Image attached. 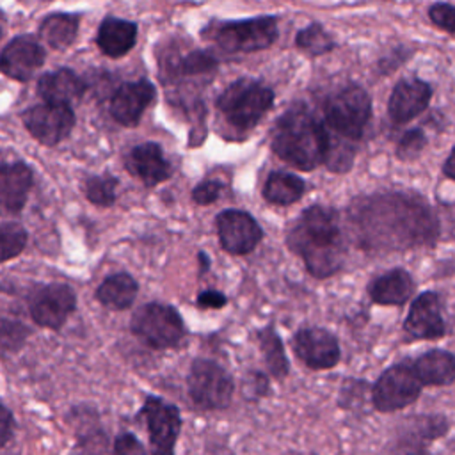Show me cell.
Returning <instances> with one entry per match:
<instances>
[{
    "instance_id": "cell-13",
    "label": "cell",
    "mask_w": 455,
    "mask_h": 455,
    "mask_svg": "<svg viewBox=\"0 0 455 455\" xmlns=\"http://www.w3.org/2000/svg\"><path fill=\"white\" fill-rule=\"evenodd\" d=\"M295 355L311 370H329L339 363L341 350L332 332L322 327H306L293 334Z\"/></svg>"
},
{
    "instance_id": "cell-27",
    "label": "cell",
    "mask_w": 455,
    "mask_h": 455,
    "mask_svg": "<svg viewBox=\"0 0 455 455\" xmlns=\"http://www.w3.org/2000/svg\"><path fill=\"white\" fill-rule=\"evenodd\" d=\"M258 341H259V348H261V354H263V359H265V364H267L270 375L275 379L286 377L288 370H290V363L286 359L283 341L275 334V331L270 325H267L265 329H261L258 332Z\"/></svg>"
},
{
    "instance_id": "cell-36",
    "label": "cell",
    "mask_w": 455,
    "mask_h": 455,
    "mask_svg": "<svg viewBox=\"0 0 455 455\" xmlns=\"http://www.w3.org/2000/svg\"><path fill=\"white\" fill-rule=\"evenodd\" d=\"M222 192V183L217 181V180H208V181H203L199 183L194 190H192V199L201 204V206H206V204H212L219 199Z\"/></svg>"
},
{
    "instance_id": "cell-2",
    "label": "cell",
    "mask_w": 455,
    "mask_h": 455,
    "mask_svg": "<svg viewBox=\"0 0 455 455\" xmlns=\"http://www.w3.org/2000/svg\"><path fill=\"white\" fill-rule=\"evenodd\" d=\"M329 146L331 139L323 121L300 103L290 107L272 132V151L300 171H313L325 164Z\"/></svg>"
},
{
    "instance_id": "cell-18",
    "label": "cell",
    "mask_w": 455,
    "mask_h": 455,
    "mask_svg": "<svg viewBox=\"0 0 455 455\" xmlns=\"http://www.w3.org/2000/svg\"><path fill=\"white\" fill-rule=\"evenodd\" d=\"M126 167L146 187L165 181L172 172L162 148L156 142H144L135 146L126 156Z\"/></svg>"
},
{
    "instance_id": "cell-22",
    "label": "cell",
    "mask_w": 455,
    "mask_h": 455,
    "mask_svg": "<svg viewBox=\"0 0 455 455\" xmlns=\"http://www.w3.org/2000/svg\"><path fill=\"white\" fill-rule=\"evenodd\" d=\"M32 171L23 162H12L2 165V206L9 213H20L27 203V196L32 188Z\"/></svg>"
},
{
    "instance_id": "cell-12",
    "label": "cell",
    "mask_w": 455,
    "mask_h": 455,
    "mask_svg": "<svg viewBox=\"0 0 455 455\" xmlns=\"http://www.w3.org/2000/svg\"><path fill=\"white\" fill-rule=\"evenodd\" d=\"M217 235L226 252L243 256L261 242L263 231L256 219L243 210H224L215 219Z\"/></svg>"
},
{
    "instance_id": "cell-26",
    "label": "cell",
    "mask_w": 455,
    "mask_h": 455,
    "mask_svg": "<svg viewBox=\"0 0 455 455\" xmlns=\"http://www.w3.org/2000/svg\"><path fill=\"white\" fill-rule=\"evenodd\" d=\"M304 190L306 185L299 176L284 171H275L268 174L263 185V197L272 204L288 206L297 203L304 196Z\"/></svg>"
},
{
    "instance_id": "cell-11",
    "label": "cell",
    "mask_w": 455,
    "mask_h": 455,
    "mask_svg": "<svg viewBox=\"0 0 455 455\" xmlns=\"http://www.w3.org/2000/svg\"><path fill=\"white\" fill-rule=\"evenodd\" d=\"M27 132L44 146H55L64 140L75 126V112L69 105L37 103L21 114Z\"/></svg>"
},
{
    "instance_id": "cell-33",
    "label": "cell",
    "mask_w": 455,
    "mask_h": 455,
    "mask_svg": "<svg viewBox=\"0 0 455 455\" xmlns=\"http://www.w3.org/2000/svg\"><path fill=\"white\" fill-rule=\"evenodd\" d=\"M27 336H28V331L23 323L4 318L2 320V336H0L2 354L7 355L9 352H16L25 343Z\"/></svg>"
},
{
    "instance_id": "cell-14",
    "label": "cell",
    "mask_w": 455,
    "mask_h": 455,
    "mask_svg": "<svg viewBox=\"0 0 455 455\" xmlns=\"http://www.w3.org/2000/svg\"><path fill=\"white\" fill-rule=\"evenodd\" d=\"M44 62V50L32 36H16L2 50L0 68L5 76L28 82Z\"/></svg>"
},
{
    "instance_id": "cell-29",
    "label": "cell",
    "mask_w": 455,
    "mask_h": 455,
    "mask_svg": "<svg viewBox=\"0 0 455 455\" xmlns=\"http://www.w3.org/2000/svg\"><path fill=\"white\" fill-rule=\"evenodd\" d=\"M116 185L117 178L114 176H89L84 181V194L92 204L107 208L116 203Z\"/></svg>"
},
{
    "instance_id": "cell-16",
    "label": "cell",
    "mask_w": 455,
    "mask_h": 455,
    "mask_svg": "<svg viewBox=\"0 0 455 455\" xmlns=\"http://www.w3.org/2000/svg\"><path fill=\"white\" fill-rule=\"evenodd\" d=\"M432 85L421 78H402L391 91L387 114L396 124H403L418 117L430 103Z\"/></svg>"
},
{
    "instance_id": "cell-25",
    "label": "cell",
    "mask_w": 455,
    "mask_h": 455,
    "mask_svg": "<svg viewBox=\"0 0 455 455\" xmlns=\"http://www.w3.org/2000/svg\"><path fill=\"white\" fill-rule=\"evenodd\" d=\"M39 37L53 50L71 46L78 34V16L69 12H50L37 28Z\"/></svg>"
},
{
    "instance_id": "cell-5",
    "label": "cell",
    "mask_w": 455,
    "mask_h": 455,
    "mask_svg": "<svg viewBox=\"0 0 455 455\" xmlns=\"http://www.w3.org/2000/svg\"><path fill=\"white\" fill-rule=\"evenodd\" d=\"M224 52L251 53L272 46L277 39V18L259 16L238 21H213L204 32Z\"/></svg>"
},
{
    "instance_id": "cell-17",
    "label": "cell",
    "mask_w": 455,
    "mask_h": 455,
    "mask_svg": "<svg viewBox=\"0 0 455 455\" xmlns=\"http://www.w3.org/2000/svg\"><path fill=\"white\" fill-rule=\"evenodd\" d=\"M155 85L146 78L126 82L119 85L112 94L110 114L119 124L135 126L140 121L144 110L155 100Z\"/></svg>"
},
{
    "instance_id": "cell-1",
    "label": "cell",
    "mask_w": 455,
    "mask_h": 455,
    "mask_svg": "<svg viewBox=\"0 0 455 455\" xmlns=\"http://www.w3.org/2000/svg\"><path fill=\"white\" fill-rule=\"evenodd\" d=\"M288 247L299 254L309 274L325 279L343 263L339 219L332 208L313 204L306 208L286 236Z\"/></svg>"
},
{
    "instance_id": "cell-24",
    "label": "cell",
    "mask_w": 455,
    "mask_h": 455,
    "mask_svg": "<svg viewBox=\"0 0 455 455\" xmlns=\"http://www.w3.org/2000/svg\"><path fill=\"white\" fill-rule=\"evenodd\" d=\"M137 291V281L130 274L119 272L103 279V283L96 290V299L108 309L123 311L133 304Z\"/></svg>"
},
{
    "instance_id": "cell-9",
    "label": "cell",
    "mask_w": 455,
    "mask_h": 455,
    "mask_svg": "<svg viewBox=\"0 0 455 455\" xmlns=\"http://www.w3.org/2000/svg\"><path fill=\"white\" fill-rule=\"evenodd\" d=\"M140 416H144L148 427L151 455H174L181 430L180 409L160 396L149 395L140 409Z\"/></svg>"
},
{
    "instance_id": "cell-34",
    "label": "cell",
    "mask_w": 455,
    "mask_h": 455,
    "mask_svg": "<svg viewBox=\"0 0 455 455\" xmlns=\"http://www.w3.org/2000/svg\"><path fill=\"white\" fill-rule=\"evenodd\" d=\"M428 18L430 21L446 32H455V5L437 2L428 7Z\"/></svg>"
},
{
    "instance_id": "cell-37",
    "label": "cell",
    "mask_w": 455,
    "mask_h": 455,
    "mask_svg": "<svg viewBox=\"0 0 455 455\" xmlns=\"http://www.w3.org/2000/svg\"><path fill=\"white\" fill-rule=\"evenodd\" d=\"M228 304V297L219 290H204L197 295V306L203 309H220Z\"/></svg>"
},
{
    "instance_id": "cell-20",
    "label": "cell",
    "mask_w": 455,
    "mask_h": 455,
    "mask_svg": "<svg viewBox=\"0 0 455 455\" xmlns=\"http://www.w3.org/2000/svg\"><path fill=\"white\" fill-rule=\"evenodd\" d=\"M414 279L405 268H391L368 284V295L380 306H402L414 293Z\"/></svg>"
},
{
    "instance_id": "cell-39",
    "label": "cell",
    "mask_w": 455,
    "mask_h": 455,
    "mask_svg": "<svg viewBox=\"0 0 455 455\" xmlns=\"http://www.w3.org/2000/svg\"><path fill=\"white\" fill-rule=\"evenodd\" d=\"M443 172H444L446 178H450V180L455 181V146L451 148L448 158H446L444 164H443Z\"/></svg>"
},
{
    "instance_id": "cell-7",
    "label": "cell",
    "mask_w": 455,
    "mask_h": 455,
    "mask_svg": "<svg viewBox=\"0 0 455 455\" xmlns=\"http://www.w3.org/2000/svg\"><path fill=\"white\" fill-rule=\"evenodd\" d=\"M187 389L194 405L204 411H219L231 403L235 382L219 363L196 359L187 377Z\"/></svg>"
},
{
    "instance_id": "cell-8",
    "label": "cell",
    "mask_w": 455,
    "mask_h": 455,
    "mask_svg": "<svg viewBox=\"0 0 455 455\" xmlns=\"http://www.w3.org/2000/svg\"><path fill=\"white\" fill-rule=\"evenodd\" d=\"M423 384L416 377L411 361L396 363L384 370L371 387L373 407L380 412L400 411L418 400Z\"/></svg>"
},
{
    "instance_id": "cell-31",
    "label": "cell",
    "mask_w": 455,
    "mask_h": 455,
    "mask_svg": "<svg viewBox=\"0 0 455 455\" xmlns=\"http://www.w3.org/2000/svg\"><path fill=\"white\" fill-rule=\"evenodd\" d=\"M217 68V59L206 50H194L187 53L178 62V71L181 75H201V73H212Z\"/></svg>"
},
{
    "instance_id": "cell-6",
    "label": "cell",
    "mask_w": 455,
    "mask_h": 455,
    "mask_svg": "<svg viewBox=\"0 0 455 455\" xmlns=\"http://www.w3.org/2000/svg\"><path fill=\"white\" fill-rule=\"evenodd\" d=\"M132 332L151 348H174L185 336V323L180 313L160 302L140 306L130 322Z\"/></svg>"
},
{
    "instance_id": "cell-40",
    "label": "cell",
    "mask_w": 455,
    "mask_h": 455,
    "mask_svg": "<svg viewBox=\"0 0 455 455\" xmlns=\"http://www.w3.org/2000/svg\"><path fill=\"white\" fill-rule=\"evenodd\" d=\"M405 455H430L427 450H423V448H414V450H411L409 453H405Z\"/></svg>"
},
{
    "instance_id": "cell-32",
    "label": "cell",
    "mask_w": 455,
    "mask_h": 455,
    "mask_svg": "<svg viewBox=\"0 0 455 455\" xmlns=\"http://www.w3.org/2000/svg\"><path fill=\"white\" fill-rule=\"evenodd\" d=\"M425 146H427L425 132L421 128H411L400 137L396 144V156L400 160H414L416 156H419Z\"/></svg>"
},
{
    "instance_id": "cell-3",
    "label": "cell",
    "mask_w": 455,
    "mask_h": 455,
    "mask_svg": "<svg viewBox=\"0 0 455 455\" xmlns=\"http://www.w3.org/2000/svg\"><path fill=\"white\" fill-rule=\"evenodd\" d=\"M371 117V98L364 87L348 84L336 89L323 103V124L334 137L361 139Z\"/></svg>"
},
{
    "instance_id": "cell-4",
    "label": "cell",
    "mask_w": 455,
    "mask_h": 455,
    "mask_svg": "<svg viewBox=\"0 0 455 455\" xmlns=\"http://www.w3.org/2000/svg\"><path fill=\"white\" fill-rule=\"evenodd\" d=\"M274 105V91L256 80L242 78L228 85L217 100L224 119L240 130L256 126Z\"/></svg>"
},
{
    "instance_id": "cell-19",
    "label": "cell",
    "mask_w": 455,
    "mask_h": 455,
    "mask_svg": "<svg viewBox=\"0 0 455 455\" xmlns=\"http://www.w3.org/2000/svg\"><path fill=\"white\" fill-rule=\"evenodd\" d=\"M85 82L69 68H59L44 73L37 80V94L44 103L69 105L85 92Z\"/></svg>"
},
{
    "instance_id": "cell-35",
    "label": "cell",
    "mask_w": 455,
    "mask_h": 455,
    "mask_svg": "<svg viewBox=\"0 0 455 455\" xmlns=\"http://www.w3.org/2000/svg\"><path fill=\"white\" fill-rule=\"evenodd\" d=\"M112 455H148V453L142 443L132 432H123L114 439Z\"/></svg>"
},
{
    "instance_id": "cell-10",
    "label": "cell",
    "mask_w": 455,
    "mask_h": 455,
    "mask_svg": "<svg viewBox=\"0 0 455 455\" xmlns=\"http://www.w3.org/2000/svg\"><path fill=\"white\" fill-rule=\"evenodd\" d=\"M76 307L75 291L62 283H50L36 288L28 297L32 320L46 329L59 331Z\"/></svg>"
},
{
    "instance_id": "cell-21",
    "label": "cell",
    "mask_w": 455,
    "mask_h": 455,
    "mask_svg": "<svg viewBox=\"0 0 455 455\" xmlns=\"http://www.w3.org/2000/svg\"><path fill=\"white\" fill-rule=\"evenodd\" d=\"M137 41V25L133 21L107 16L98 27L96 44L98 48L112 59H119L126 55Z\"/></svg>"
},
{
    "instance_id": "cell-30",
    "label": "cell",
    "mask_w": 455,
    "mask_h": 455,
    "mask_svg": "<svg viewBox=\"0 0 455 455\" xmlns=\"http://www.w3.org/2000/svg\"><path fill=\"white\" fill-rule=\"evenodd\" d=\"M2 240V261L16 258L27 243V231L18 222H4L0 229Z\"/></svg>"
},
{
    "instance_id": "cell-23",
    "label": "cell",
    "mask_w": 455,
    "mask_h": 455,
    "mask_svg": "<svg viewBox=\"0 0 455 455\" xmlns=\"http://www.w3.org/2000/svg\"><path fill=\"white\" fill-rule=\"evenodd\" d=\"M411 366L423 386H448L455 382V355L434 348L411 361Z\"/></svg>"
},
{
    "instance_id": "cell-15",
    "label": "cell",
    "mask_w": 455,
    "mask_h": 455,
    "mask_svg": "<svg viewBox=\"0 0 455 455\" xmlns=\"http://www.w3.org/2000/svg\"><path fill=\"white\" fill-rule=\"evenodd\" d=\"M403 329L416 339H439L446 334L444 318L441 315V300L435 291L419 293L405 316Z\"/></svg>"
},
{
    "instance_id": "cell-38",
    "label": "cell",
    "mask_w": 455,
    "mask_h": 455,
    "mask_svg": "<svg viewBox=\"0 0 455 455\" xmlns=\"http://www.w3.org/2000/svg\"><path fill=\"white\" fill-rule=\"evenodd\" d=\"M2 412H4V418H2V448H5L7 443L11 441L12 434H14V418H12L11 411L5 405L2 407Z\"/></svg>"
},
{
    "instance_id": "cell-28",
    "label": "cell",
    "mask_w": 455,
    "mask_h": 455,
    "mask_svg": "<svg viewBox=\"0 0 455 455\" xmlns=\"http://www.w3.org/2000/svg\"><path fill=\"white\" fill-rule=\"evenodd\" d=\"M295 44L304 53L311 57H318L334 48V39L320 23H309L307 27L297 32Z\"/></svg>"
}]
</instances>
